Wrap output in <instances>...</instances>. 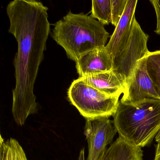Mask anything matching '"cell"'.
Listing matches in <instances>:
<instances>
[{
    "instance_id": "cell-5",
    "label": "cell",
    "mask_w": 160,
    "mask_h": 160,
    "mask_svg": "<svg viewBox=\"0 0 160 160\" xmlns=\"http://www.w3.org/2000/svg\"><path fill=\"white\" fill-rule=\"evenodd\" d=\"M148 37L135 17L128 42L113 59L112 70L121 75L126 82L132 74L138 62L149 52L147 47Z\"/></svg>"
},
{
    "instance_id": "cell-16",
    "label": "cell",
    "mask_w": 160,
    "mask_h": 160,
    "mask_svg": "<svg viewBox=\"0 0 160 160\" xmlns=\"http://www.w3.org/2000/svg\"><path fill=\"white\" fill-rule=\"evenodd\" d=\"M150 2L153 6L157 18L156 28L154 32L156 34H160V0H150Z\"/></svg>"
},
{
    "instance_id": "cell-11",
    "label": "cell",
    "mask_w": 160,
    "mask_h": 160,
    "mask_svg": "<svg viewBox=\"0 0 160 160\" xmlns=\"http://www.w3.org/2000/svg\"><path fill=\"white\" fill-rule=\"evenodd\" d=\"M143 151L119 136L108 148L101 160H142Z\"/></svg>"
},
{
    "instance_id": "cell-15",
    "label": "cell",
    "mask_w": 160,
    "mask_h": 160,
    "mask_svg": "<svg viewBox=\"0 0 160 160\" xmlns=\"http://www.w3.org/2000/svg\"><path fill=\"white\" fill-rule=\"evenodd\" d=\"M127 2V0H111V24L115 27L124 12Z\"/></svg>"
},
{
    "instance_id": "cell-13",
    "label": "cell",
    "mask_w": 160,
    "mask_h": 160,
    "mask_svg": "<svg viewBox=\"0 0 160 160\" xmlns=\"http://www.w3.org/2000/svg\"><path fill=\"white\" fill-rule=\"evenodd\" d=\"M91 12V16L104 26L111 23V0H93L92 2Z\"/></svg>"
},
{
    "instance_id": "cell-8",
    "label": "cell",
    "mask_w": 160,
    "mask_h": 160,
    "mask_svg": "<svg viewBox=\"0 0 160 160\" xmlns=\"http://www.w3.org/2000/svg\"><path fill=\"white\" fill-rule=\"evenodd\" d=\"M137 2V0H127L124 12L106 46V48L113 59L129 40Z\"/></svg>"
},
{
    "instance_id": "cell-18",
    "label": "cell",
    "mask_w": 160,
    "mask_h": 160,
    "mask_svg": "<svg viewBox=\"0 0 160 160\" xmlns=\"http://www.w3.org/2000/svg\"><path fill=\"white\" fill-rule=\"evenodd\" d=\"M153 160H160V142L157 143L155 150V156Z\"/></svg>"
},
{
    "instance_id": "cell-7",
    "label": "cell",
    "mask_w": 160,
    "mask_h": 160,
    "mask_svg": "<svg viewBox=\"0 0 160 160\" xmlns=\"http://www.w3.org/2000/svg\"><path fill=\"white\" fill-rule=\"evenodd\" d=\"M146 57L138 62L132 74L126 81L123 96L120 100L121 102L132 103L146 99L160 100L147 72Z\"/></svg>"
},
{
    "instance_id": "cell-9",
    "label": "cell",
    "mask_w": 160,
    "mask_h": 160,
    "mask_svg": "<svg viewBox=\"0 0 160 160\" xmlns=\"http://www.w3.org/2000/svg\"><path fill=\"white\" fill-rule=\"evenodd\" d=\"M79 77L112 70L113 58L106 47L88 52L76 62Z\"/></svg>"
},
{
    "instance_id": "cell-1",
    "label": "cell",
    "mask_w": 160,
    "mask_h": 160,
    "mask_svg": "<svg viewBox=\"0 0 160 160\" xmlns=\"http://www.w3.org/2000/svg\"><path fill=\"white\" fill-rule=\"evenodd\" d=\"M8 32L18 43L13 60L15 88L12 113L16 123L24 125L30 115L38 112L34 85L50 33L48 9L35 0H14L7 5Z\"/></svg>"
},
{
    "instance_id": "cell-17",
    "label": "cell",
    "mask_w": 160,
    "mask_h": 160,
    "mask_svg": "<svg viewBox=\"0 0 160 160\" xmlns=\"http://www.w3.org/2000/svg\"><path fill=\"white\" fill-rule=\"evenodd\" d=\"M1 160H7V154H6V148L5 146V142L2 139L1 137Z\"/></svg>"
},
{
    "instance_id": "cell-2",
    "label": "cell",
    "mask_w": 160,
    "mask_h": 160,
    "mask_svg": "<svg viewBox=\"0 0 160 160\" xmlns=\"http://www.w3.org/2000/svg\"><path fill=\"white\" fill-rule=\"evenodd\" d=\"M51 36L76 62L88 52L104 48L109 33L91 16L70 12L54 25Z\"/></svg>"
},
{
    "instance_id": "cell-12",
    "label": "cell",
    "mask_w": 160,
    "mask_h": 160,
    "mask_svg": "<svg viewBox=\"0 0 160 160\" xmlns=\"http://www.w3.org/2000/svg\"><path fill=\"white\" fill-rule=\"evenodd\" d=\"M146 57L147 72L160 99V50L149 51Z\"/></svg>"
},
{
    "instance_id": "cell-14",
    "label": "cell",
    "mask_w": 160,
    "mask_h": 160,
    "mask_svg": "<svg viewBox=\"0 0 160 160\" xmlns=\"http://www.w3.org/2000/svg\"><path fill=\"white\" fill-rule=\"evenodd\" d=\"M6 147L7 160H28L24 149L16 139H8Z\"/></svg>"
},
{
    "instance_id": "cell-10",
    "label": "cell",
    "mask_w": 160,
    "mask_h": 160,
    "mask_svg": "<svg viewBox=\"0 0 160 160\" xmlns=\"http://www.w3.org/2000/svg\"><path fill=\"white\" fill-rule=\"evenodd\" d=\"M80 78L89 86L110 96L120 97L126 86L124 78L112 70Z\"/></svg>"
},
{
    "instance_id": "cell-3",
    "label": "cell",
    "mask_w": 160,
    "mask_h": 160,
    "mask_svg": "<svg viewBox=\"0 0 160 160\" xmlns=\"http://www.w3.org/2000/svg\"><path fill=\"white\" fill-rule=\"evenodd\" d=\"M113 118L119 136L136 147H149L160 131V100L129 104L119 101Z\"/></svg>"
},
{
    "instance_id": "cell-19",
    "label": "cell",
    "mask_w": 160,
    "mask_h": 160,
    "mask_svg": "<svg viewBox=\"0 0 160 160\" xmlns=\"http://www.w3.org/2000/svg\"><path fill=\"white\" fill-rule=\"evenodd\" d=\"M155 140L157 143H160V131L158 133L155 137Z\"/></svg>"
},
{
    "instance_id": "cell-6",
    "label": "cell",
    "mask_w": 160,
    "mask_h": 160,
    "mask_svg": "<svg viewBox=\"0 0 160 160\" xmlns=\"http://www.w3.org/2000/svg\"><path fill=\"white\" fill-rule=\"evenodd\" d=\"M84 134L88 143V153L87 160H101L113 143L117 132L113 121L109 118L86 119ZM79 160H85L84 149L80 152Z\"/></svg>"
},
{
    "instance_id": "cell-4",
    "label": "cell",
    "mask_w": 160,
    "mask_h": 160,
    "mask_svg": "<svg viewBox=\"0 0 160 160\" xmlns=\"http://www.w3.org/2000/svg\"><path fill=\"white\" fill-rule=\"evenodd\" d=\"M70 102L86 119L113 117L118 106V96H110L89 86L80 77L68 91Z\"/></svg>"
}]
</instances>
